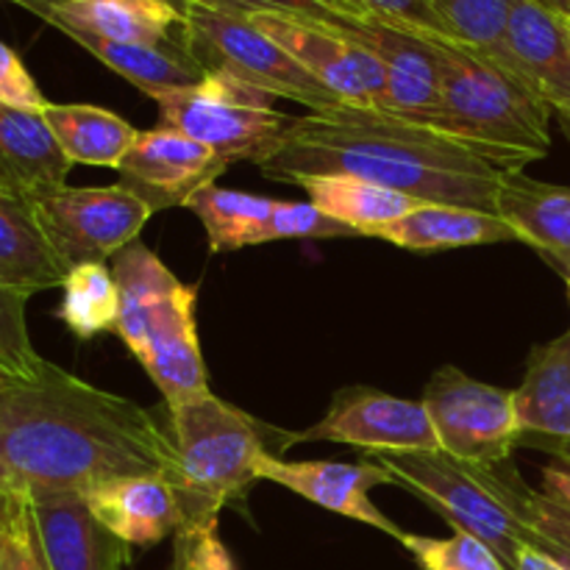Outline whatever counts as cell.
<instances>
[{"instance_id":"cell-1","label":"cell","mask_w":570,"mask_h":570,"mask_svg":"<svg viewBox=\"0 0 570 570\" xmlns=\"http://www.w3.org/2000/svg\"><path fill=\"white\" fill-rule=\"evenodd\" d=\"M176 454L137 401L45 362L28 382H0V499L87 493L109 479L159 473Z\"/></svg>"},{"instance_id":"cell-2","label":"cell","mask_w":570,"mask_h":570,"mask_svg":"<svg viewBox=\"0 0 570 570\" xmlns=\"http://www.w3.org/2000/svg\"><path fill=\"white\" fill-rule=\"evenodd\" d=\"M262 173L301 184L312 176H354L421 204L462 206L495 215L501 170L432 128L365 106L295 117L289 139Z\"/></svg>"},{"instance_id":"cell-3","label":"cell","mask_w":570,"mask_h":570,"mask_svg":"<svg viewBox=\"0 0 570 570\" xmlns=\"http://www.w3.org/2000/svg\"><path fill=\"white\" fill-rule=\"evenodd\" d=\"M440 70V120L454 139L501 173H523L551 150V109L532 83L493 56L449 37H432Z\"/></svg>"},{"instance_id":"cell-4","label":"cell","mask_w":570,"mask_h":570,"mask_svg":"<svg viewBox=\"0 0 570 570\" xmlns=\"http://www.w3.org/2000/svg\"><path fill=\"white\" fill-rule=\"evenodd\" d=\"M167 412L176 454L170 482L181 495L184 523L220 518L223 507L243 501L259 482L265 456L293 449V432H278L212 393Z\"/></svg>"},{"instance_id":"cell-5","label":"cell","mask_w":570,"mask_h":570,"mask_svg":"<svg viewBox=\"0 0 570 570\" xmlns=\"http://www.w3.org/2000/svg\"><path fill=\"white\" fill-rule=\"evenodd\" d=\"M393 476L395 488L426 501L438 515L488 543L507 568L529 546V532L515 512L518 484L523 482L512 462L499 468L456 460L445 451L373 454Z\"/></svg>"},{"instance_id":"cell-6","label":"cell","mask_w":570,"mask_h":570,"mask_svg":"<svg viewBox=\"0 0 570 570\" xmlns=\"http://www.w3.org/2000/svg\"><path fill=\"white\" fill-rule=\"evenodd\" d=\"M161 126L187 134L215 150L226 165H265L284 148L293 131V115L271 106V95L234 81L223 72H206L198 87L156 95Z\"/></svg>"},{"instance_id":"cell-7","label":"cell","mask_w":570,"mask_h":570,"mask_svg":"<svg viewBox=\"0 0 570 570\" xmlns=\"http://www.w3.org/2000/svg\"><path fill=\"white\" fill-rule=\"evenodd\" d=\"M184 9L181 45L206 72H223L234 81L254 87L271 98H289L309 111L345 106L332 89L306 72L287 50L265 31L239 14L198 3H178Z\"/></svg>"},{"instance_id":"cell-8","label":"cell","mask_w":570,"mask_h":570,"mask_svg":"<svg viewBox=\"0 0 570 570\" xmlns=\"http://www.w3.org/2000/svg\"><path fill=\"white\" fill-rule=\"evenodd\" d=\"M423 406L432 417L440 451L456 460L499 468L521 445L515 390L495 387L443 365L423 390Z\"/></svg>"},{"instance_id":"cell-9","label":"cell","mask_w":570,"mask_h":570,"mask_svg":"<svg viewBox=\"0 0 570 570\" xmlns=\"http://www.w3.org/2000/svg\"><path fill=\"white\" fill-rule=\"evenodd\" d=\"M33 215L67 271L106 265L139 237L150 206L122 184L111 187H59L31 200Z\"/></svg>"},{"instance_id":"cell-10","label":"cell","mask_w":570,"mask_h":570,"mask_svg":"<svg viewBox=\"0 0 570 570\" xmlns=\"http://www.w3.org/2000/svg\"><path fill=\"white\" fill-rule=\"evenodd\" d=\"M298 443H340L373 454L440 451L423 401L399 399L373 387H345L334 393L326 415L315 426L293 432V445Z\"/></svg>"},{"instance_id":"cell-11","label":"cell","mask_w":570,"mask_h":570,"mask_svg":"<svg viewBox=\"0 0 570 570\" xmlns=\"http://www.w3.org/2000/svg\"><path fill=\"white\" fill-rule=\"evenodd\" d=\"M245 20L254 22L273 42L282 45L343 104L382 109L384 87H387L382 61L365 45L345 37L340 28L304 20V17L273 14V11H254V14H245Z\"/></svg>"},{"instance_id":"cell-12","label":"cell","mask_w":570,"mask_h":570,"mask_svg":"<svg viewBox=\"0 0 570 570\" xmlns=\"http://www.w3.org/2000/svg\"><path fill=\"white\" fill-rule=\"evenodd\" d=\"M334 28H340L354 42L365 45L382 61L387 87L379 111L434 131L443 98H440L438 56L426 33L406 31L373 17H345Z\"/></svg>"},{"instance_id":"cell-13","label":"cell","mask_w":570,"mask_h":570,"mask_svg":"<svg viewBox=\"0 0 570 570\" xmlns=\"http://www.w3.org/2000/svg\"><path fill=\"white\" fill-rule=\"evenodd\" d=\"M226 167V161L206 145L176 128L159 126L137 134L117 173L122 187L148 204L150 212H165L187 206L195 193L217 184V176Z\"/></svg>"},{"instance_id":"cell-14","label":"cell","mask_w":570,"mask_h":570,"mask_svg":"<svg viewBox=\"0 0 570 570\" xmlns=\"http://www.w3.org/2000/svg\"><path fill=\"white\" fill-rule=\"evenodd\" d=\"M259 479L282 484V488L301 495L309 504L334 512V515L351 518L356 523H365V527H373L376 532L390 534L393 540L404 534V529L395 521H390L371 501L373 488H382V484H393L395 488L390 471L376 456L360 462H287L284 456H265L259 468Z\"/></svg>"},{"instance_id":"cell-15","label":"cell","mask_w":570,"mask_h":570,"mask_svg":"<svg viewBox=\"0 0 570 570\" xmlns=\"http://www.w3.org/2000/svg\"><path fill=\"white\" fill-rule=\"evenodd\" d=\"M195 301L198 289L193 284H178L154 309L145 334V348L139 354V365L159 387L167 410L212 393L209 373L200 354L198 326H195Z\"/></svg>"},{"instance_id":"cell-16","label":"cell","mask_w":570,"mask_h":570,"mask_svg":"<svg viewBox=\"0 0 570 570\" xmlns=\"http://www.w3.org/2000/svg\"><path fill=\"white\" fill-rule=\"evenodd\" d=\"M53 28H76L126 45L181 42L184 9L176 0H11Z\"/></svg>"},{"instance_id":"cell-17","label":"cell","mask_w":570,"mask_h":570,"mask_svg":"<svg viewBox=\"0 0 570 570\" xmlns=\"http://www.w3.org/2000/svg\"><path fill=\"white\" fill-rule=\"evenodd\" d=\"M50 570H126L131 546L109 532L83 493L28 495Z\"/></svg>"},{"instance_id":"cell-18","label":"cell","mask_w":570,"mask_h":570,"mask_svg":"<svg viewBox=\"0 0 570 570\" xmlns=\"http://www.w3.org/2000/svg\"><path fill=\"white\" fill-rule=\"evenodd\" d=\"M92 515L126 546L161 543L184 527L181 495L173 482L159 473L120 476L83 493Z\"/></svg>"},{"instance_id":"cell-19","label":"cell","mask_w":570,"mask_h":570,"mask_svg":"<svg viewBox=\"0 0 570 570\" xmlns=\"http://www.w3.org/2000/svg\"><path fill=\"white\" fill-rule=\"evenodd\" d=\"M507 42L518 72L570 126V39L562 14L540 0H512Z\"/></svg>"},{"instance_id":"cell-20","label":"cell","mask_w":570,"mask_h":570,"mask_svg":"<svg viewBox=\"0 0 570 570\" xmlns=\"http://www.w3.org/2000/svg\"><path fill=\"white\" fill-rule=\"evenodd\" d=\"M495 215L529 245L570 278V187L546 184L527 173H501Z\"/></svg>"},{"instance_id":"cell-21","label":"cell","mask_w":570,"mask_h":570,"mask_svg":"<svg viewBox=\"0 0 570 570\" xmlns=\"http://www.w3.org/2000/svg\"><path fill=\"white\" fill-rule=\"evenodd\" d=\"M70 167L42 111L0 104V189L33 200L65 187Z\"/></svg>"},{"instance_id":"cell-22","label":"cell","mask_w":570,"mask_h":570,"mask_svg":"<svg viewBox=\"0 0 570 570\" xmlns=\"http://www.w3.org/2000/svg\"><path fill=\"white\" fill-rule=\"evenodd\" d=\"M67 273L33 215L31 200L0 189V284L31 298L61 287Z\"/></svg>"},{"instance_id":"cell-23","label":"cell","mask_w":570,"mask_h":570,"mask_svg":"<svg viewBox=\"0 0 570 570\" xmlns=\"http://www.w3.org/2000/svg\"><path fill=\"white\" fill-rule=\"evenodd\" d=\"M371 237L395 245V248L415 250V254L518 243L515 232L499 215L443 204L415 206L401 220L376 228Z\"/></svg>"},{"instance_id":"cell-24","label":"cell","mask_w":570,"mask_h":570,"mask_svg":"<svg viewBox=\"0 0 570 570\" xmlns=\"http://www.w3.org/2000/svg\"><path fill=\"white\" fill-rule=\"evenodd\" d=\"M515 410L523 438L532 434L570 445V332L534 345L527 376L515 390Z\"/></svg>"},{"instance_id":"cell-25","label":"cell","mask_w":570,"mask_h":570,"mask_svg":"<svg viewBox=\"0 0 570 570\" xmlns=\"http://www.w3.org/2000/svg\"><path fill=\"white\" fill-rule=\"evenodd\" d=\"M61 33L81 45L100 65L131 81L134 87L142 89L150 98L161 92L198 87L206 78L204 67L184 50L181 42L154 48V45L111 42V39H100L95 33L76 31V28H61Z\"/></svg>"},{"instance_id":"cell-26","label":"cell","mask_w":570,"mask_h":570,"mask_svg":"<svg viewBox=\"0 0 570 570\" xmlns=\"http://www.w3.org/2000/svg\"><path fill=\"white\" fill-rule=\"evenodd\" d=\"M111 276L120 293V317L115 334L139 360L154 309L181 284V278H176V273L137 239L111 256Z\"/></svg>"},{"instance_id":"cell-27","label":"cell","mask_w":570,"mask_h":570,"mask_svg":"<svg viewBox=\"0 0 570 570\" xmlns=\"http://www.w3.org/2000/svg\"><path fill=\"white\" fill-rule=\"evenodd\" d=\"M42 115L72 165L117 170L139 134L120 115L89 104H48Z\"/></svg>"},{"instance_id":"cell-28","label":"cell","mask_w":570,"mask_h":570,"mask_svg":"<svg viewBox=\"0 0 570 570\" xmlns=\"http://www.w3.org/2000/svg\"><path fill=\"white\" fill-rule=\"evenodd\" d=\"M298 187L306 189L309 204H315L332 220L348 226L356 237H371L376 228L390 226L421 206V200L410 195L354 176H312Z\"/></svg>"},{"instance_id":"cell-29","label":"cell","mask_w":570,"mask_h":570,"mask_svg":"<svg viewBox=\"0 0 570 570\" xmlns=\"http://www.w3.org/2000/svg\"><path fill=\"white\" fill-rule=\"evenodd\" d=\"M276 200L265 195L228 189L220 184H209L187 200V209L204 223L206 239L212 254L262 245L267 223H271Z\"/></svg>"},{"instance_id":"cell-30","label":"cell","mask_w":570,"mask_h":570,"mask_svg":"<svg viewBox=\"0 0 570 570\" xmlns=\"http://www.w3.org/2000/svg\"><path fill=\"white\" fill-rule=\"evenodd\" d=\"M59 321L78 340H95L100 334H115L120 317V293L106 265H78L67 273L61 284Z\"/></svg>"},{"instance_id":"cell-31","label":"cell","mask_w":570,"mask_h":570,"mask_svg":"<svg viewBox=\"0 0 570 570\" xmlns=\"http://www.w3.org/2000/svg\"><path fill=\"white\" fill-rule=\"evenodd\" d=\"M429 6L449 26L451 37L518 70L507 42L512 0H429Z\"/></svg>"},{"instance_id":"cell-32","label":"cell","mask_w":570,"mask_h":570,"mask_svg":"<svg viewBox=\"0 0 570 570\" xmlns=\"http://www.w3.org/2000/svg\"><path fill=\"white\" fill-rule=\"evenodd\" d=\"M399 543L421 570H510L488 543L468 532H454L451 538H423V534L404 532Z\"/></svg>"},{"instance_id":"cell-33","label":"cell","mask_w":570,"mask_h":570,"mask_svg":"<svg viewBox=\"0 0 570 570\" xmlns=\"http://www.w3.org/2000/svg\"><path fill=\"white\" fill-rule=\"evenodd\" d=\"M28 298L0 284V382H28L45 367L26 321Z\"/></svg>"},{"instance_id":"cell-34","label":"cell","mask_w":570,"mask_h":570,"mask_svg":"<svg viewBox=\"0 0 570 570\" xmlns=\"http://www.w3.org/2000/svg\"><path fill=\"white\" fill-rule=\"evenodd\" d=\"M515 512L527 527L529 543L570 568V512L566 507L521 482L515 493Z\"/></svg>"},{"instance_id":"cell-35","label":"cell","mask_w":570,"mask_h":570,"mask_svg":"<svg viewBox=\"0 0 570 570\" xmlns=\"http://www.w3.org/2000/svg\"><path fill=\"white\" fill-rule=\"evenodd\" d=\"M0 570H50L28 495H9L0 518Z\"/></svg>"},{"instance_id":"cell-36","label":"cell","mask_w":570,"mask_h":570,"mask_svg":"<svg viewBox=\"0 0 570 570\" xmlns=\"http://www.w3.org/2000/svg\"><path fill=\"white\" fill-rule=\"evenodd\" d=\"M176 3H198L209 9L228 11V14H254V11H273V14L304 17V20L340 26L345 17H365L348 0H176Z\"/></svg>"},{"instance_id":"cell-37","label":"cell","mask_w":570,"mask_h":570,"mask_svg":"<svg viewBox=\"0 0 570 570\" xmlns=\"http://www.w3.org/2000/svg\"><path fill=\"white\" fill-rule=\"evenodd\" d=\"M332 237H356L348 226L323 215L315 204H295V200H276L271 223L262 234V245L278 243V239H332Z\"/></svg>"},{"instance_id":"cell-38","label":"cell","mask_w":570,"mask_h":570,"mask_svg":"<svg viewBox=\"0 0 570 570\" xmlns=\"http://www.w3.org/2000/svg\"><path fill=\"white\" fill-rule=\"evenodd\" d=\"M217 521L220 518L184 523L173 534V570H237L217 534Z\"/></svg>"},{"instance_id":"cell-39","label":"cell","mask_w":570,"mask_h":570,"mask_svg":"<svg viewBox=\"0 0 570 570\" xmlns=\"http://www.w3.org/2000/svg\"><path fill=\"white\" fill-rule=\"evenodd\" d=\"M348 3L356 6L365 17H373V20L390 22V26L406 28V31L454 39L449 26L429 6V0H348Z\"/></svg>"},{"instance_id":"cell-40","label":"cell","mask_w":570,"mask_h":570,"mask_svg":"<svg viewBox=\"0 0 570 570\" xmlns=\"http://www.w3.org/2000/svg\"><path fill=\"white\" fill-rule=\"evenodd\" d=\"M0 104L31 111H45L48 106L28 67L3 39H0Z\"/></svg>"},{"instance_id":"cell-41","label":"cell","mask_w":570,"mask_h":570,"mask_svg":"<svg viewBox=\"0 0 570 570\" xmlns=\"http://www.w3.org/2000/svg\"><path fill=\"white\" fill-rule=\"evenodd\" d=\"M551 451H554V460L540 471V493L570 512V445Z\"/></svg>"},{"instance_id":"cell-42","label":"cell","mask_w":570,"mask_h":570,"mask_svg":"<svg viewBox=\"0 0 570 570\" xmlns=\"http://www.w3.org/2000/svg\"><path fill=\"white\" fill-rule=\"evenodd\" d=\"M512 570H570V568L562 566V562L554 560L551 554H546V551L538 549V546L529 543L527 549L518 554V562Z\"/></svg>"},{"instance_id":"cell-43","label":"cell","mask_w":570,"mask_h":570,"mask_svg":"<svg viewBox=\"0 0 570 570\" xmlns=\"http://www.w3.org/2000/svg\"><path fill=\"white\" fill-rule=\"evenodd\" d=\"M540 3L549 6L551 11H557V14L570 17V0H540Z\"/></svg>"},{"instance_id":"cell-44","label":"cell","mask_w":570,"mask_h":570,"mask_svg":"<svg viewBox=\"0 0 570 570\" xmlns=\"http://www.w3.org/2000/svg\"><path fill=\"white\" fill-rule=\"evenodd\" d=\"M562 22H566V31H568V39H570V17L562 14Z\"/></svg>"},{"instance_id":"cell-45","label":"cell","mask_w":570,"mask_h":570,"mask_svg":"<svg viewBox=\"0 0 570 570\" xmlns=\"http://www.w3.org/2000/svg\"><path fill=\"white\" fill-rule=\"evenodd\" d=\"M3 512H6V499H0V518H3Z\"/></svg>"},{"instance_id":"cell-46","label":"cell","mask_w":570,"mask_h":570,"mask_svg":"<svg viewBox=\"0 0 570 570\" xmlns=\"http://www.w3.org/2000/svg\"><path fill=\"white\" fill-rule=\"evenodd\" d=\"M568 298H570V278H568Z\"/></svg>"},{"instance_id":"cell-47","label":"cell","mask_w":570,"mask_h":570,"mask_svg":"<svg viewBox=\"0 0 570 570\" xmlns=\"http://www.w3.org/2000/svg\"><path fill=\"white\" fill-rule=\"evenodd\" d=\"M566 128H568V134H570V126H566Z\"/></svg>"},{"instance_id":"cell-48","label":"cell","mask_w":570,"mask_h":570,"mask_svg":"<svg viewBox=\"0 0 570 570\" xmlns=\"http://www.w3.org/2000/svg\"><path fill=\"white\" fill-rule=\"evenodd\" d=\"M562 445H566V443H562Z\"/></svg>"}]
</instances>
